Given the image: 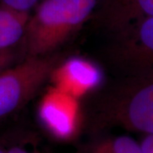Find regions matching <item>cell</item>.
I'll use <instances>...</instances> for the list:
<instances>
[{
    "mask_svg": "<svg viewBox=\"0 0 153 153\" xmlns=\"http://www.w3.org/2000/svg\"><path fill=\"white\" fill-rule=\"evenodd\" d=\"M89 124L94 131L119 127L153 134V73L122 76L98 95Z\"/></svg>",
    "mask_w": 153,
    "mask_h": 153,
    "instance_id": "1",
    "label": "cell"
},
{
    "mask_svg": "<svg viewBox=\"0 0 153 153\" xmlns=\"http://www.w3.org/2000/svg\"><path fill=\"white\" fill-rule=\"evenodd\" d=\"M101 0H43L29 16L22 39L25 58L44 56L63 44Z\"/></svg>",
    "mask_w": 153,
    "mask_h": 153,
    "instance_id": "2",
    "label": "cell"
},
{
    "mask_svg": "<svg viewBox=\"0 0 153 153\" xmlns=\"http://www.w3.org/2000/svg\"><path fill=\"white\" fill-rule=\"evenodd\" d=\"M61 62L55 54L25 58L0 72V118L22 107L51 78Z\"/></svg>",
    "mask_w": 153,
    "mask_h": 153,
    "instance_id": "3",
    "label": "cell"
},
{
    "mask_svg": "<svg viewBox=\"0 0 153 153\" xmlns=\"http://www.w3.org/2000/svg\"><path fill=\"white\" fill-rule=\"evenodd\" d=\"M113 34L111 57L122 76L152 74L153 16Z\"/></svg>",
    "mask_w": 153,
    "mask_h": 153,
    "instance_id": "4",
    "label": "cell"
},
{
    "mask_svg": "<svg viewBox=\"0 0 153 153\" xmlns=\"http://www.w3.org/2000/svg\"><path fill=\"white\" fill-rule=\"evenodd\" d=\"M76 99L55 88L41 103L40 117L45 127L57 137L67 138L75 129L78 113Z\"/></svg>",
    "mask_w": 153,
    "mask_h": 153,
    "instance_id": "5",
    "label": "cell"
},
{
    "mask_svg": "<svg viewBox=\"0 0 153 153\" xmlns=\"http://www.w3.org/2000/svg\"><path fill=\"white\" fill-rule=\"evenodd\" d=\"M56 88L77 98L96 87L101 80V73L96 66L79 58L60 63L51 76Z\"/></svg>",
    "mask_w": 153,
    "mask_h": 153,
    "instance_id": "6",
    "label": "cell"
},
{
    "mask_svg": "<svg viewBox=\"0 0 153 153\" xmlns=\"http://www.w3.org/2000/svg\"><path fill=\"white\" fill-rule=\"evenodd\" d=\"M100 16L107 28L116 33L153 16V0H103Z\"/></svg>",
    "mask_w": 153,
    "mask_h": 153,
    "instance_id": "7",
    "label": "cell"
},
{
    "mask_svg": "<svg viewBox=\"0 0 153 153\" xmlns=\"http://www.w3.org/2000/svg\"><path fill=\"white\" fill-rule=\"evenodd\" d=\"M30 13L20 12L0 4V51L9 50L22 41Z\"/></svg>",
    "mask_w": 153,
    "mask_h": 153,
    "instance_id": "8",
    "label": "cell"
},
{
    "mask_svg": "<svg viewBox=\"0 0 153 153\" xmlns=\"http://www.w3.org/2000/svg\"><path fill=\"white\" fill-rule=\"evenodd\" d=\"M98 145L107 153H143L140 144L128 135L104 140Z\"/></svg>",
    "mask_w": 153,
    "mask_h": 153,
    "instance_id": "9",
    "label": "cell"
},
{
    "mask_svg": "<svg viewBox=\"0 0 153 153\" xmlns=\"http://www.w3.org/2000/svg\"><path fill=\"white\" fill-rule=\"evenodd\" d=\"M4 146L5 153H41L31 140H14Z\"/></svg>",
    "mask_w": 153,
    "mask_h": 153,
    "instance_id": "10",
    "label": "cell"
},
{
    "mask_svg": "<svg viewBox=\"0 0 153 153\" xmlns=\"http://www.w3.org/2000/svg\"><path fill=\"white\" fill-rule=\"evenodd\" d=\"M43 0H0V4L20 12H28L35 9Z\"/></svg>",
    "mask_w": 153,
    "mask_h": 153,
    "instance_id": "11",
    "label": "cell"
},
{
    "mask_svg": "<svg viewBox=\"0 0 153 153\" xmlns=\"http://www.w3.org/2000/svg\"><path fill=\"white\" fill-rule=\"evenodd\" d=\"M143 153H153V134H148L140 143Z\"/></svg>",
    "mask_w": 153,
    "mask_h": 153,
    "instance_id": "12",
    "label": "cell"
},
{
    "mask_svg": "<svg viewBox=\"0 0 153 153\" xmlns=\"http://www.w3.org/2000/svg\"><path fill=\"white\" fill-rule=\"evenodd\" d=\"M11 55L9 50L0 51V72L4 71V66L8 64L10 61Z\"/></svg>",
    "mask_w": 153,
    "mask_h": 153,
    "instance_id": "13",
    "label": "cell"
},
{
    "mask_svg": "<svg viewBox=\"0 0 153 153\" xmlns=\"http://www.w3.org/2000/svg\"><path fill=\"white\" fill-rule=\"evenodd\" d=\"M91 153H107L105 151L103 148H101L98 144H96L93 148H92V151H91Z\"/></svg>",
    "mask_w": 153,
    "mask_h": 153,
    "instance_id": "14",
    "label": "cell"
},
{
    "mask_svg": "<svg viewBox=\"0 0 153 153\" xmlns=\"http://www.w3.org/2000/svg\"><path fill=\"white\" fill-rule=\"evenodd\" d=\"M0 153H5V149L4 146V144L0 142Z\"/></svg>",
    "mask_w": 153,
    "mask_h": 153,
    "instance_id": "15",
    "label": "cell"
}]
</instances>
